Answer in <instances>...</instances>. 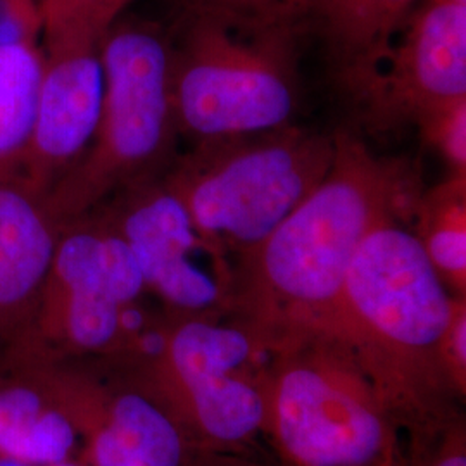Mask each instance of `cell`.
Listing matches in <instances>:
<instances>
[{
  "mask_svg": "<svg viewBox=\"0 0 466 466\" xmlns=\"http://www.w3.org/2000/svg\"><path fill=\"white\" fill-rule=\"evenodd\" d=\"M333 138L323 180L232 265L228 315L271 340L327 330L368 233L390 219H413L423 192L410 161L375 154L350 128H339Z\"/></svg>",
  "mask_w": 466,
  "mask_h": 466,
  "instance_id": "cell-1",
  "label": "cell"
},
{
  "mask_svg": "<svg viewBox=\"0 0 466 466\" xmlns=\"http://www.w3.org/2000/svg\"><path fill=\"white\" fill-rule=\"evenodd\" d=\"M406 219L368 233L327 330L342 340L400 431L461 411L444 356L454 300Z\"/></svg>",
  "mask_w": 466,
  "mask_h": 466,
  "instance_id": "cell-2",
  "label": "cell"
},
{
  "mask_svg": "<svg viewBox=\"0 0 466 466\" xmlns=\"http://www.w3.org/2000/svg\"><path fill=\"white\" fill-rule=\"evenodd\" d=\"M271 340L232 315L157 313L127 356L142 383L199 450L252 454L263 439Z\"/></svg>",
  "mask_w": 466,
  "mask_h": 466,
  "instance_id": "cell-3",
  "label": "cell"
},
{
  "mask_svg": "<svg viewBox=\"0 0 466 466\" xmlns=\"http://www.w3.org/2000/svg\"><path fill=\"white\" fill-rule=\"evenodd\" d=\"M299 36L223 7L180 5L171 44V96L192 144L294 125Z\"/></svg>",
  "mask_w": 466,
  "mask_h": 466,
  "instance_id": "cell-4",
  "label": "cell"
},
{
  "mask_svg": "<svg viewBox=\"0 0 466 466\" xmlns=\"http://www.w3.org/2000/svg\"><path fill=\"white\" fill-rule=\"evenodd\" d=\"M263 441L283 466H396L400 427L350 348L323 330L271 340Z\"/></svg>",
  "mask_w": 466,
  "mask_h": 466,
  "instance_id": "cell-5",
  "label": "cell"
},
{
  "mask_svg": "<svg viewBox=\"0 0 466 466\" xmlns=\"http://www.w3.org/2000/svg\"><path fill=\"white\" fill-rule=\"evenodd\" d=\"M100 59L104 97L94 140L44 198L59 225L125 187L165 175L178 156L169 34L146 19L119 17L100 40Z\"/></svg>",
  "mask_w": 466,
  "mask_h": 466,
  "instance_id": "cell-6",
  "label": "cell"
},
{
  "mask_svg": "<svg viewBox=\"0 0 466 466\" xmlns=\"http://www.w3.org/2000/svg\"><path fill=\"white\" fill-rule=\"evenodd\" d=\"M333 150V134L289 125L194 144L175 157L165 178L202 235L233 265L323 180Z\"/></svg>",
  "mask_w": 466,
  "mask_h": 466,
  "instance_id": "cell-7",
  "label": "cell"
},
{
  "mask_svg": "<svg viewBox=\"0 0 466 466\" xmlns=\"http://www.w3.org/2000/svg\"><path fill=\"white\" fill-rule=\"evenodd\" d=\"M97 213L127 242L147 292L180 317L227 315L230 259L211 244L165 175L121 188Z\"/></svg>",
  "mask_w": 466,
  "mask_h": 466,
  "instance_id": "cell-8",
  "label": "cell"
},
{
  "mask_svg": "<svg viewBox=\"0 0 466 466\" xmlns=\"http://www.w3.org/2000/svg\"><path fill=\"white\" fill-rule=\"evenodd\" d=\"M49 385L82 437L86 466H187L194 451L167 406L109 360L25 367Z\"/></svg>",
  "mask_w": 466,
  "mask_h": 466,
  "instance_id": "cell-9",
  "label": "cell"
},
{
  "mask_svg": "<svg viewBox=\"0 0 466 466\" xmlns=\"http://www.w3.org/2000/svg\"><path fill=\"white\" fill-rule=\"evenodd\" d=\"M348 97L373 134L415 125L433 107L466 99V7L421 0Z\"/></svg>",
  "mask_w": 466,
  "mask_h": 466,
  "instance_id": "cell-10",
  "label": "cell"
},
{
  "mask_svg": "<svg viewBox=\"0 0 466 466\" xmlns=\"http://www.w3.org/2000/svg\"><path fill=\"white\" fill-rule=\"evenodd\" d=\"M44 73L34 132L19 180L46 198L90 147L104 97L100 42L63 38L42 42Z\"/></svg>",
  "mask_w": 466,
  "mask_h": 466,
  "instance_id": "cell-11",
  "label": "cell"
},
{
  "mask_svg": "<svg viewBox=\"0 0 466 466\" xmlns=\"http://www.w3.org/2000/svg\"><path fill=\"white\" fill-rule=\"evenodd\" d=\"M61 225L19 178L0 182V340L30 319L49 277Z\"/></svg>",
  "mask_w": 466,
  "mask_h": 466,
  "instance_id": "cell-12",
  "label": "cell"
},
{
  "mask_svg": "<svg viewBox=\"0 0 466 466\" xmlns=\"http://www.w3.org/2000/svg\"><path fill=\"white\" fill-rule=\"evenodd\" d=\"M421 0H309L302 35L325 52L333 80L348 96L400 34Z\"/></svg>",
  "mask_w": 466,
  "mask_h": 466,
  "instance_id": "cell-13",
  "label": "cell"
},
{
  "mask_svg": "<svg viewBox=\"0 0 466 466\" xmlns=\"http://www.w3.org/2000/svg\"><path fill=\"white\" fill-rule=\"evenodd\" d=\"M80 451L82 437L47 383L26 368L0 377V460L52 466Z\"/></svg>",
  "mask_w": 466,
  "mask_h": 466,
  "instance_id": "cell-14",
  "label": "cell"
},
{
  "mask_svg": "<svg viewBox=\"0 0 466 466\" xmlns=\"http://www.w3.org/2000/svg\"><path fill=\"white\" fill-rule=\"evenodd\" d=\"M44 73L40 42H0V182L19 178Z\"/></svg>",
  "mask_w": 466,
  "mask_h": 466,
  "instance_id": "cell-15",
  "label": "cell"
},
{
  "mask_svg": "<svg viewBox=\"0 0 466 466\" xmlns=\"http://www.w3.org/2000/svg\"><path fill=\"white\" fill-rule=\"evenodd\" d=\"M418 242L451 294L466 296V177L423 190L415 208Z\"/></svg>",
  "mask_w": 466,
  "mask_h": 466,
  "instance_id": "cell-16",
  "label": "cell"
},
{
  "mask_svg": "<svg viewBox=\"0 0 466 466\" xmlns=\"http://www.w3.org/2000/svg\"><path fill=\"white\" fill-rule=\"evenodd\" d=\"M134 0H38L42 42L82 38L100 42L102 36Z\"/></svg>",
  "mask_w": 466,
  "mask_h": 466,
  "instance_id": "cell-17",
  "label": "cell"
},
{
  "mask_svg": "<svg viewBox=\"0 0 466 466\" xmlns=\"http://www.w3.org/2000/svg\"><path fill=\"white\" fill-rule=\"evenodd\" d=\"M396 466H466L463 410L400 431Z\"/></svg>",
  "mask_w": 466,
  "mask_h": 466,
  "instance_id": "cell-18",
  "label": "cell"
},
{
  "mask_svg": "<svg viewBox=\"0 0 466 466\" xmlns=\"http://www.w3.org/2000/svg\"><path fill=\"white\" fill-rule=\"evenodd\" d=\"M415 125L423 138L442 156L450 167V175L466 177V99L441 104Z\"/></svg>",
  "mask_w": 466,
  "mask_h": 466,
  "instance_id": "cell-19",
  "label": "cell"
},
{
  "mask_svg": "<svg viewBox=\"0 0 466 466\" xmlns=\"http://www.w3.org/2000/svg\"><path fill=\"white\" fill-rule=\"evenodd\" d=\"M308 5L309 0H230L219 7L254 17L265 26L290 32L304 38L302 25Z\"/></svg>",
  "mask_w": 466,
  "mask_h": 466,
  "instance_id": "cell-20",
  "label": "cell"
},
{
  "mask_svg": "<svg viewBox=\"0 0 466 466\" xmlns=\"http://www.w3.org/2000/svg\"><path fill=\"white\" fill-rule=\"evenodd\" d=\"M38 0H0V42H40Z\"/></svg>",
  "mask_w": 466,
  "mask_h": 466,
  "instance_id": "cell-21",
  "label": "cell"
},
{
  "mask_svg": "<svg viewBox=\"0 0 466 466\" xmlns=\"http://www.w3.org/2000/svg\"><path fill=\"white\" fill-rule=\"evenodd\" d=\"M444 356L452 382L466 396V296L454 300L444 342Z\"/></svg>",
  "mask_w": 466,
  "mask_h": 466,
  "instance_id": "cell-22",
  "label": "cell"
},
{
  "mask_svg": "<svg viewBox=\"0 0 466 466\" xmlns=\"http://www.w3.org/2000/svg\"><path fill=\"white\" fill-rule=\"evenodd\" d=\"M187 466H268L252 454H233L217 451L196 450Z\"/></svg>",
  "mask_w": 466,
  "mask_h": 466,
  "instance_id": "cell-23",
  "label": "cell"
},
{
  "mask_svg": "<svg viewBox=\"0 0 466 466\" xmlns=\"http://www.w3.org/2000/svg\"><path fill=\"white\" fill-rule=\"evenodd\" d=\"M230 0H180V5H225L228 4Z\"/></svg>",
  "mask_w": 466,
  "mask_h": 466,
  "instance_id": "cell-24",
  "label": "cell"
},
{
  "mask_svg": "<svg viewBox=\"0 0 466 466\" xmlns=\"http://www.w3.org/2000/svg\"><path fill=\"white\" fill-rule=\"evenodd\" d=\"M52 466H86L80 458H75V460H69V461H63V463H57V465Z\"/></svg>",
  "mask_w": 466,
  "mask_h": 466,
  "instance_id": "cell-25",
  "label": "cell"
},
{
  "mask_svg": "<svg viewBox=\"0 0 466 466\" xmlns=\"http://www.w3.org/2000/svg\"><path fill=\"white\" fill-rule=\"evenodd\" d=\"M433 2H441V4H452V5H463V7H466V0H433Z\"/></svg>",
  "mask_w": 466,
  "mask_h": 466,
  "instance_id": "cell-26",
  "label": "cell"
},
{
  "mask_svg": "<svg viewBox=\"0 0 466 466\" xmlns=\"http://www.w3.org/2000/svg\"><path fill=\"white\" fill-rule=\"evenodd\" d=\"M0 466H28V465H23V463H17V461H11V460H0Z\"/></svg>",
  "mask_w": 466,
  "mask_h": 466,
  "instance_id": "cell-27",
  "label": "cell"
}]
</instances>
